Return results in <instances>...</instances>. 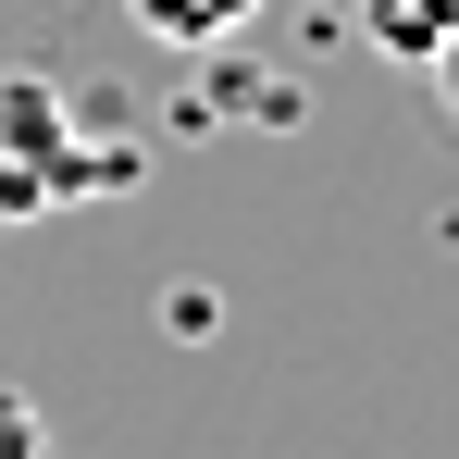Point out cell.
Here are the masks:
<instances>
[{
    "label": "cell",
    "mask_w": 459,
    "mask_h": 459,
    "mask_svg": "<svg viewBox=\"0 0 459 459\" xmlns=\"http://www.w3.org/2000/svg\"><path fill=\"white\" fill-rule=\"evenodd\" d=\"M125 13H137V38H161V50H224L261 0H125Z\"/></svg>",
    "instance_id": "obj_1"
},
{
    "label": "cell",
    "mask_w": 459,
    "mask_h": 459,
    "mask_svg": "<svg viewBox=\"0 0 459 459\" xmlns=\"http://www.w3.org/2000/svg\"><path fill=\"white\" fill-rule=\"evenodd\" d=\"M360 25H373V50L422 63V50H435V38L459 25V0H360Z\"/></svg>",
    "instance_id": "obj_2"
},
{
    "label": "cell",
    "mask_w": 459,
    "mask_h": 459,
    "mask_svg": "<svg viewBox=\"0 0 459 459\" xmlns=\"http://www.w3.org/2000/svg\"><path fill=\"white\" fill-rule=\"evenodd\" d=\"M50 447V422H38V397H0V459H38Z\"/></svg>",
    "instance_id": "obj_3"
},
{
    "label": "cell",
    "mask_w": 459,
    "mask_h": 459,
    "mask_svg": "<svg viewBox=\"0 0 459 459\" xmlns=\"http://www.w3.org/2000/svg\"><path fill=\"white\" fill-rule=\"evenodd\" d=\"M422 63H435V87H447V112H459V25L435 38V50H422Z\"/></svg>",
    "instance_id": "obj_4"
}]
</instances>
